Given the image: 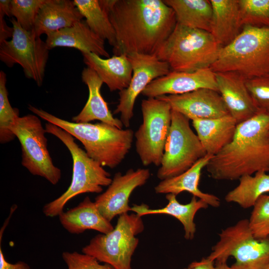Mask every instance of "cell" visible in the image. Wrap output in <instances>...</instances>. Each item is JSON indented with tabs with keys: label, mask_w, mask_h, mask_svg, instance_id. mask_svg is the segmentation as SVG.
<instances>
[{
	"label": "cell",
	"mask_w": 269,
	"mask_h": 269,
	"mask_svg": "<svg viewBox=\"0 0 269 269\" xmlns=\"http://www.w3.org/2000/svg\"><path fill=\"white\" fill-rule=\"evenodd\" d=\"M10 21L13 29L12 36L10 40L0 42V59L9 67L19 64L25 76L40 86L49 50L40 37L24 29L15 18H12Z\"/></svg>",
	"instance_id": "cell-12"
},
{
	"label": "cell",
	"mask_w": 269,
	"mask_h": 269,
	"mask_svg": "<svg viewBox=\"0 0 269 269\" xmlns=\"http://www.w3.org/2000/svg\"><path fill=\"white\" fill-rule=\"evenodd\" d=\"M83 15L70 0H46L38 13L32 31L36 37L70 27L81 20Z\"/></svg>",
	"instance_id": "cell-20"
},
{
	"label": "cell",
	"mask_w": 269,
	"mask_h": 269,
	"mask_svg": "<svg viewBox=\"0 0 269 269\" xmlns=\"http://www.w3.org/2000/svg\"><path fill=\"white\" fill-rule=\"evenodd\" d=\"M143 229L141 217L136 213L122 214L112 231L95 236L82 252L114 269H132V258L139 241L136 236Z\"/></svg>",
	"instance_id": "cell-8"
},
{
	"label": "cell",
	"mask_w": 269,
	"mask_h": 269,
	"mask_svg": "<svg viewBox=\"0 0 269 269\" xmlns=\"http://www.w3.org/2000/svg\"><path fill=\"white\" fill-rule=\"evenodd\" d=\"M156 98L166 101L172 110L192 121L218 118L230 115L219 93L210 89L201 88L182 94Z\"/></svg>",
	"instance_id": "cell-15"
},
{
	"label": "cell",
	"mask_w": 269,
	"mask_h": 269,
	"mask_svg": "<svg viewBox=\"0 0 269 269\" xmlns=\"http://www.w3.org/2000/svg\"><path fill=\"white\" fill-rule=\"evenodd\" d=\"M221 48L210 32L177 23L156 55L172 71L191 72L210 68Z\"/></svg>",
	"instance_id": "cell-6"
},
{
	"label": "cell",
	"mask_w": 269,
	"mask_h": 269,
	"mask_svg": "<svg viewBox=\"0 0 269 269\" xmlns=\"http://www.w3.org/2000/svg\"><path fill=\"white\" fill-rule=\"evenodd\" d=\"M49 50L56 47L76 48L82 53H92L109 58L105 47V40L94 33L82 19L70 27L47 35L45 41Z\"/></svg>",
	"instance_id": "cell-18"
},
{
	"label": "cell",
	"mask_w": 269,
	"mask_h": 269,
	"mask_svg": "<svg viewBox=\"0 0 269 269\" xmlns=\"http://www.w3.org/2000/svg\"><path fill=\"white\" fill-rule=\"evenodd\" d=\"M63 227L73 234H79L87 230L107 234L114 227L101 213L95 202L86 197L77 206L59 216Z\"/></svg>",
	"instance_id": "cell-23"
},
{
	"label": "cell",
	"mask_w": 269,
	"mask_h": 269,
	"mask_svg": "<svg viewBox=\"0 0 269 269\" xmlns=\"http://www.w3.org/2000/svg\"><path fill=\"white\" fill-rule=\"evenodd\" d=\"M21 149V164L32 175L42 177L53 185L61 177V170L55 166L47 149L45 129L39 117L28 114L18 117L11 128Z\"/></svg>",
	"instance_id": "cell-11"
},
{
	"label": "cell",
	"mask_w": 269,
	"mask_h": 269,
	"mask_svg": "<svg viewBox=\"0 0 269 269\" xmlns=\"http://www.w3.org/2000/svg\"><path fill=\"white\" fill-rule=\"evenodd\" d=\"M206 168L210 177L221 180L269 171V113L259 111L238 124L232 141Z\"/></svg>",
	"instance_id": "cell-2"
},
{
	"label": "cell",
	"mask_w": 269,
	"mask_h": 269,
	"mask_svg": "<svg viewBox=\"0 0 269 269\" xmlns=\"http://www.w3.org/2000/svg\"><path fill=\"white\" fill-rule=\"evenodd\" d=\"M213 13L210 33L221 47L231 43L242 29L238 0H210Z\"/></svg>",
	"instance_id": "cell-26"
},
{
	"label": "cell",
	"mask_w": 269,
	"mask_h": 269,
	"mask_svg": "<svg viewBox=\"0 0 269 269\" xmlns=\"http://www.w3.org/2000/svg\"><path fill=\"white\" fill-rule=\"evenodd\" d=\"M133 73L129 86L120 91L119 102L114 114H120V120L129 127L134 116L135 100L146 86L154 80L168 74L171 70L168 64L156 55L134 54L128 55Z\"/></svg>",
	"instance_id": "cell-13"
},
{
	"label": "cell",
	"mask_w": 269,
	"mask_h": 269,
	"mask_svg": "<svg viewBox=\"0 0 269 269\" xmlns=\"http://www.w3.org/2000/svg\"><path fill=\"white\" fill-rule=\"evenodd\" d=\"M201 88L218 91L215 73L210 68L191 72L171 71L149 84L141 94L147 98L179 95Z\"/></svg>",
	"instance_id": "cell-16"
},
{
	"label": "cell",
	"mask_w": 269,
	"mask_h": 269,
	"mask_svg": "<svg viewBox=\"0 0 269 269\" xmlns=\"http://www.w3.org/2000/svg\"><path fill=\"white\" fill-rule=\"evenodd\" d=\"M266 171H259L254 176L246 175L239 178V184L228 192L225 200L247 209L253 207L258 199L269 192V174Z\"/></svg>",
	"instance_id": "cell-28"
},
{
	"label": "cell",
	"mask_w": 269,
	"mask_h": 269,
	"mask_svg": "<svg viewBox=\"0 0 269 269\" xmlns=\"http://www.w3.org/2000/svg\"><path fill=\"white\" fill-rule=\"evenodd\" d=\"M241 25L269 28V0H238Z\"/></svg>",
	"instance_id": "cell-31"
},
{
	"label": "cell",
	"mask_w": 269,
	"mask_h": 269,
	"mask_svg": "<svg viewBox=\"0 0 269 269\" xmlns=\"http://www.w3.org/2000/svg\"><path fill=\"white\" fill-rule=\"evenodd\" d=\"M213 156L207 154L182 173L161 180L155 187V192L158 194H173L176 196L182 192L187 191L193 196L204 201L209 206L219 207L220 200L217 196L203 192L199 188L201 171Z\"/></svg>",
	"instance_id": "cell-22"
},
{
	"label": "cell",
	"mask_w": 269,
	"mask_h": 269,
	"mask_svg": "<svg viewBox=\"0 0 269 269\" xmlns=\"http://www.w3.org/2000/svg\"><path fill=\"white\" fill-rule=\"evenodd\" d=\"M174 10L177 23L210 32L213 9L208 0H163Z\"/></svg>",
	"instance_id": "cell-27"
},
{
	"label": "cell",
	"mask_w": 269,
	"mask_h": 269,
	"mask_svg": "<svg viewBox=\"0 0 269 269\" xmlns=\"http://www.w3.org/2000/svg\"><path fill=\"white\" fill-rule=\"evenodd\" d=\"M142 123L135 132L136 151L144 166L161 165L171 123V108L166 101L149 97L141 103Z\"/></svg>",
	"instance_id": "cell-9"
},
{
	"label": "cell",
	"mask_w": 269,
	"mask_h": 269,
	"mask_svg": "<svg viewBox=\"0 0 269 269\" xmlns=\"http://www.w3.org/2000/svg\"><path fill=\"white\" fill-rule=\"evenodd\" d=\"M6 76L2 71L0 72V142L5 143L12 141L15 136L11 128L19 117V111L12 108L8 98L6 87Z\"/></svg>",
	"instance_id": "cell-30"
},
{
	"label": "cell",
	"mask_w": 269,
	"mask_h": 269,
	"mask_svg": "<svg viewBox=\"0 0 269 269\" xmlns=\"http://www.w3.org/2000/svg\"><path fill=\"white\" fill-rule=\"evenodd\" d=\"M189 121L184 115L171 110L170 131L157 172L161 180L182 173L207 154Z\"/></svg>",
	"instance_id": "cell-10"
},
{
	"label": "cell",
	"mask_w": 269,
	"mask_h": 269,
	"mask_svg": "<svg viewBox=\"0 0 269 269\" xmlns=\"http://www.w3.org/2000/svg\"><path fill=\"white\" fill-rule=\"evenodd\" d=\"M215 73L218 91L230 115L238 124L251 118L259 112L248 90L245 79L232 73Z\"/></svg>",
	"instance_id": "cell-17"
},
{
	"label": "cell",
	"mask_w": 269,
	"mask_h": 269,
	"mask_svg": "<svg viewBox=\"0 0 269 269\" xmlns=\"http://www.w3.org/2000/svg\"><path fill=\"white\" fill-rule=\"evenodd\" d=\"M266 269H269V266H268V267Z\"/></svg>",
	"instance_id": "cell-41"
},
{
	"label": "cell",
	"mask_w": 269,
	"mask_h": 269,
	"mask_svg": "<svg viewBox=\"0 0 269 269\" xmlns=\"http://www.w3.org/2000/svg\"><path fill=\"white\" fill-rule=\"evenodd\" d=\"M28 109L79 140L88 155L103 167L114 168L118 166L132 147L134 136L132 129H121L103 122L91 124L69 122L30 105Z\"/></svg>",
	"instance_id": "cell-3"
},
{
	"label": "cell",
	"mask_w": 269,
	"mask_h": 269,
	"mask_svg": "<svg viewBox=\"0 0 269 269\" xmlns=\"http://www.w3.org/2000/svg\"><path fill=\"white\" fill-rule=\"evenodd\" d=\"M210 68L245 80L269 76V28L244 26L231 43L221 48Z\"/></svg>",
	"instance_id": "cell-4"
},
{
	"label": "cell",
	"mask_w": 269,
	"mask_h": 269,
	"mask_svg": "<svg viewBox=\"0 0 269 269\" xmlns=\"http://www.w3.org/2000/svg\"><path fill=\"white\" fill-rule=\"evenodd\" d=\"M115 29L114 55H156L174 30L173 9L161 0H100Z\"/></svg>",
	"instance_id": "cell-1"
},
{
	"label": "cell",
	"mask_w": 269,
	"mask_h": 269,
	"mask_svg": "<svg viewBox=\"0 0 269 269\" xmlns=\"http://www.w3.org/2000/svg\"><path fill=\"white\" fill-rule=\"evenodd\" d=\"M248 221L256 239L262 240L269 237V195L265 194L258 199Z\"/></svg>",
	"instance_id": "cell-33"
},
{
	"label": "cell",
	"mask_w": 269,
	"mask_h": 269,
	"mask_svg": "<svg viewBox=\"0 0 269 269\" xmlns=\"http://www.w3.org/2000/svg\"><path fill=\"white\" fill-rule=\"evenodd\" d=\"M215 269H233L227 262H215Z\"/></svg>",
	"instance_id": "cell-40"
},
{
	"label": "cell",
	"mask_w": 269,
	"mask_h": 269,
	"mask_svg": "<svg viewBox=\"0 0 269 269\" xmlns=\"http://www.w3.org/2000/svg\"><path fill=\"white\" fill-rule=\"evenodd\" d=\"M0 269H31V268L27 263L22 261H19L14 264L8 262L4 258L0 246Z\"/></svg>",
	"instance_id": "cell-36"
},
{
	"label": "cell",
	"mask_w": 269,
	"mask_h": 269,
	"mask_svg": "<svg viewBox=\"0 0 269 269\" xmlns=\"http://www.w3.org/2000/svg\"><path fill=\"white\" fill-rule=\"evenodd\" d=\"M11 0H0V10L3 11L5 15L11 16L10 12V4Z\"/></svg>",
	"instance_id": "cell-39"
},
{
	"label": "cell",
	"mask_w": 269,
	"mask_h": 269,
	"mask_svg": "<svg viewBox=\"0 0 269 269\" xmlns=\"http://www.w3.org/2000/svg\"><path fill=\"white\" fill-rule=\"evenodd\" d=\"M192 124L207 154L214 156L232 140L237 126L230 115L209 119H196Z\"/></svg>",
	"instance_id": "cell-24"
},
{
	"label": "cell",
	"mask_w": 269,
	"mask_h": 269,
	"mask_svg": "<svg viewBox=\"0 0 269 269\" xmlns=\"http://www.w3.org/2000/svg\"><path fill=\"white\" fill-rule=\"evenodd\" d=\"M4 12L0 10V42L7 40L8 38H11L13 31V27L8 26L5 22Z\"/></svg>",
	"instance_id": "cell-37"
},
{
	"label": "cell",
	"mask_w": 269,
	"mask_h": 269,
	"mask_svg": "<svg viewBox=\"0 0 269 269\" xmlns=\"http://www.w3.org/2000/svg\"><path fill=\"white\" fill-rule=\"evenodd\" d=\"M219 240L207 257L215 262L235 259L233 269H266L269 266V237L259 240L253 236L248 219L239 220L222 230Z\"/></svg>",
	"instance_id": "cell-7"
},
{
	"label": "cell",
	"mask_w": 269,
	"mask_h": 269,
	"mask_svg": "<svg viewBox=\"0 0 269 269\" xmlns=\"http://www.w3.org/2000/svg\"><path fill=\"white\" fill-rule=\"evenodd\" d=\"M62 257L68 269H114L109 265L101 264L93 257L77 252H64Z\"/></svg>",
	"instance_id": "cell-35"
},
{
	"label": "cell",
	"mask_w": 269,
	"mask_h": 269,
	"mask_svg": "<svg viewBox=\"0 0 269 269\" xmlns=\"http://www.w3.org/2000/svg\"><path fill=\"white\" fill-rule=\"evenodd\" d=\"M46 0H11L10 12L25 30L32 31L39 12Z\"/></svg>",
	"instance_id": "cell-32"
},
{
	"label": "cell",
	"mask_w": 269,
	"mask_h": 269,
	"mask_svg": "<svg viewBox=\"0 0 269 269\" xmlns=\"http://www.w3.org/2000/svg\"><path fill=\"white\" fill-rule=\"evenodd\" d=\"M184 269H215V262L207 257L202 258L200 261L191 263Z\"/></svg>",
	"instance_id": "cell-38"
},
{
	"label": "cell",
	"mask_w": 269,
	"mask_h": 269,
	"mask_svg": "<svg viewBox=\"0 0 269 269\" xmlns=\"http://www.w3.org/2000/svg\"><path fill=\"white\" fill-rule=\"evenodd\" d=\"M45 129L59 139L72 156L73 172L71 182L67 190L57 198L45 204L43 212L47 217L59 216L66 204L72 198L85 193H100L103 187L112 181L111 174L100 163L90 158L75 142L69 133L51 123H47Z\"/></svg>",
	"instance_id": "cell-5"
},
{
	"label": "cell",
	"mask_w": 269,
	"mask_h": 269,
	"mask_svg": "<svg viewBox=\"0 0 269 269\" xmlns=\"http://www.w3.org/2000/svg\"><path fill=\"white\" fill-rule=\"evenodd\" d=\"M168 204L164 207L159 209H149L145 204L134 205L131 211L142 217L146 215L166 214L173 216L183 225L184 237L186 240L194 238L196 231L194 217L196 213L200 209H206L208 205L201 199L192 197L190 201L187 204L180 203L173 194H167L165 196Z\"/></svg>",
	"instance_id": "cell-25"
},
{
	"label": "cell",
	"mask_w": 269,
	"mask_h": 269,
	"mask_svg": "<svg viewBox=\"0 0 269 269\" xmlns=\"http://www.w3.org/2000/svg\"><path fill=\"white\" fill-rule=\"evenodd\" d=\"M87 67L94 70L110 91L127 88L131 81L133 69L128 55L122 54L103 58L92 53H82Z\"/></svg>",
	"instance_id": "cell-19"
},
{
	"label": "cell",
	"mask_w": 269,
	"mask_h": 269,
	"mask_svg": "<svg viewBox=\"0 0 269 269\" xmlns=\"http://www.w3.org/2000/svg\"><path fill=\"white\" fill-rule=\"evenodd\" d=\"M82 81L89 90L88 100L81 112L72 119L78 123H89L99 120L122 129L123 124L120 119L115 118L109 110L107 103L101 94V88L104 83L96 72L89 67L85 68L81 74Z\"/></svg>",
	"instance_id": "cell-21"
},
{
	"label": "cell",
	"mask_w": 269,
	"mask_h": 269,
	"mask_svg": "<svg viewBox=\"0 0 269 269\" xmlns=\"http://www.w3.org/2000/svg\"><path fill=\"white\" fill-rule=\"evenodd\" d=\"M148 169H129L125 174L116 173L107 189L97 196L95 203L101 214L111 222L117 215L131 211L129 198L135 188L143 185L149 179Z\"/></svg>",
	"instance_id": "cell-14"
},
{
	"label": "cell",
	"mask_w": 269,
	"mask_h": 269,
	"mask_svg": "<svg viewBox=\"0 0 269 269\" xmlns=\"http://www.w3.org/2000/svg\"><path fill=\"white\" fill-rule=\"evenodd\" d=\"M74 2L86 18L90 29L104 40H107L115 49L117 46L115 29L108 12L99 0H74Z\"/></svg>",
	"instance_id": "cell-29"
},
{
	"label": "cell",
	"mask_w": 269,
	"mask_h": 269,
	"mask_svg": "<svg viewBox=\"0 0 269 269\" xmlns=\"http://www.w3.org/2000/svg\"><path fill=\"white\" fill-rule=\"evenodd\" d=\"M246 85L258 110L269 113V76L247 80Z\"/></svg>",
	"instance_id": "cell-34"
}]
</instances>
